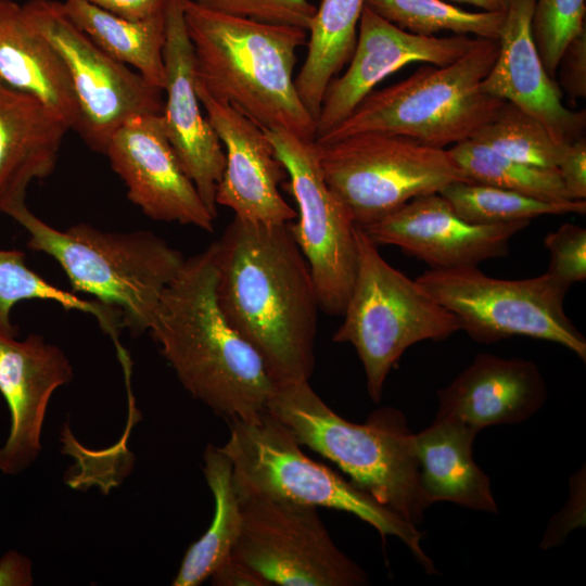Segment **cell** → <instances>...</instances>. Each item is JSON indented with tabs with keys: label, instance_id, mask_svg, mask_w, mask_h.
Instances as JSON below:
<instances>
[{
	"label": "cell",
	"instance_id": "277c9868",
	"mask_svg": "<svg viewBox=\"0 0 586 586\" xmlns=\"http://www.w3.org/2000/svg\"><path fill=\"white\" fill-rule=\"evenodd\" d=\"M305 445L334 462L357 487L417 525L430 506L420 483L415 434L394 408L375 410L366 423L345 420L308 381L277 385L267 404Z\"/></svg>",
	"mask_w": 586,
	"mask_h": 586
},
{
	"label": "cell",
	"instance_id": "5bb4252c",
	"mask_svg": "<svg viewBox=\"0 0 586 586\" xmlns=\"http://www.w3.org/2000/svg\"><path fill=\"white\" fill-rule=\"evenodd\" d=\"M104 154L125 183L128 199L144 215L213 230L215 217L183 170L161 114L128 118L113 133Z\"/></svg>",
	"mask_w": 586,
	"mask_h": 586
},
{
	"label": "cell",
	"instance_id": "484cf974",
	"mask_svg": "<svg viewBox=\"0 0 586 586\" xmlns=\"http://www.w3.org/2000/svg\"><path fill=\"white\" fill-rule=\"evenodd\" d=\"M366 0H322L307 29L308 49L294 79L297 94L317 120L327 87L354 52Z\"/></svg>",
	"mask_w": 586,
	"mask_h": 586
},
{
	"label": "cell",
	"instance_id": "60d3db41",
	"mask_svg": "<svg viewBox=\"0 0 586 586\" xmlns=\"http://www.w3.org/2000/svg\"><path fill=\"white\" fill-rule=\"evenodd\" d=\"M31 561L15 550L0 558V586L33 585Z\"/></svg>",
	"mask_w": 586,
	"mask_h": 586
},
{
	"label": "cell",
	"instance_id": "f1b7e54d",
	"mask_svg": "<svg viewBox=\"0 0 586 586\" xmlns=\"http://www.w3.org/2000/svg\"><path fill=\"white\" fill-rule=\"evenodd\" d=\"M448 152L469 181L498 187L543 201H572L557 169L508 158L473 139L454 144Z\"/></svg>",
	"mask_w": 586,
	"mask_h": 586
},
{
	"label": "cell",
	"instance_id": "52a82bcc",
	"mask_svg": "<svg viewBox=\"0 0 586 586\" xmlns=\"http://www.w3.org/2000/svg\"><path fill=\"white\" fill-rule=\"evenodd\" d=\"M498 50V39L479 38L448 65L421 66L408 78L371 91L343 122L315 141L384 131L444 149L470 139L506 102L481 87Z\"/></svg>",
	"mask_w": 586,
	"mask_h": 586
},
{
	"label": "cell",
	"instance_id": "5b68a950",
	"mask_svg": "<svg viewBox=\"0 0 586 586\" xmlns=\"http://www.w3.org/2000/svg\"><path fill=\"white\" fill-rule=\"evenodd\" d=\"M7 215L28 233L27 246L52 256L73 290L117 310L132 335L150 331L161 297L184 257L151 231L111 232L88 224L62 231L48 225L25 203Z\"/></svg>",
	"mask_w": 586,
	"mask_h": 586
},
{
	"label": "cell",
	"instance_id": "6da1fadb",
	"mask_svg": "<svg viewBox=\"0 0 586 586\" xmlns=\"http://www.w3.org/2000/svg\"><path fill=\"white\" fill-rule=\"evenodd\" d=\"M213 243L216 296L226 320L257 352L276 385L309 381L321 309L289 222L234 216Z\"/></svg>",
	"mask_w": 586,
	"mask_h": 586
},
{
	"label": "cell",
	"instance_id": "f35d334b",
	"mask_svg": "<svg viewBox=\"0 0 586 586\" xmlns=\"http://www.w3.org/2000/svg\"><path fill=\"white\" fill-rule=\"evenodd\" d=\"M209 578L215 586H270L257 571L232 552Z\"/></svg>",
	"mask_w": 586,
	"mask_h": 586
},
{
	"label": "cell",
	"instance_id": "74e56055",
	"mask_svg": "<svg viewBox=\"0 0 586 586\" xmlns=\"http://www.w3.org/2000/svg\"><path fill=\"white\" fill-rule=\"evenodd\" d=\"M557 170L569 196L575 201L586 199V139L581 137L566 144Z\"/></svg>",
	"mask_w": 586,
	"mask_h": 586
},
{
	"label": "cell",
	"instance_id": "ab89813d",
	"mask_svg": "<svg viewBox=\"0 0 586 586\" xmlns=\"http://www.w3.org/2000/svg\"><path fill=\"white\" fill-rule=\"evenodd\" d=\"M114 15L131 21H142L166 12L168 0H86Z\"/></svg>",
	"mask_w": 586,
	"mask_h": 586
},
{
	"label": "cell",
	"instance_id": "f546056e",
	"mask_svg": "<svg viewBox=\"0 0 586 586\" xmlns=\"http://www.w3.org/2000/svg\"><path fill=\"white\" fill-rule=\"evenodd\" d=\"M463 220L477 225L530 220L545 215L586 213V201L549 202L498 187L456 181L440 192Z\"/></svg>",
	"mask_w": 586,
	"mask_h": 586
},
{
	"label": "cell",
	"instance_id": "d4e9b609",
	"mask_svg": "<svg viewBox=\"0 0 586 586\" xmlns=\"http://www.w3.org/2000/svg\"><path fill=\"white\" fill-rule=\"evenodd\" d=\"M60 2L66 16L100 49L133 68L152 86L164 89L166 12L152 18L131 21L86 0Z\"/></svg>",
	"mask_w": 586,
	"mask_h": 586
},
{
	"label": "cell",
	"instance_id": "7402d4cb",
	"mask_svg": "<svg viewBox=\"0 0 586 586\" xmlns=\"http://www.w3.org/2000/svg\"><path fill=\"white\" fill-rule=\"evenodd\" d=\"M69 126L35 97L0 81V212L25 203L30 182L55 168Z\"/></svg>",
	"mask_w": 586,
	"mask_h": 586
},
{
	"label": "cell",
	"instance_id": "7a4b0ae2",
	"mask_svg": "<svg viewBox=\"0 0 586 586\" xmlns=\"http://www.w3.org/2000/svg\"><path fill=\"white\" fill-rule=\"evenodd\" d=\"M214 243L186 258L150 334L183 387L228 420H251L276 390L257 352L226 320L216 296Z\"/></svg>",
	"mask_w": 586,
	"mask_h": 586
},
{
	"label": "cell",
	"instance_id": "b9f144b4",
	"mask_svg": "<svg viewBox=\"0 0 586 586\" xmlns=\"http://www.w3.org/2000/svg\"><path fill=\"white\" fill-rule=\"evenodd\" d=\"M447 2L466 3L484 10V12H506L509 0H445Z\"/></svg>",
	"mask_w": 586,
	"mask_h": 586
},
{
	"label": "cell",
	"instance_id": "7c38bea8",
	"mask_svg": "<svg viewBox=\"0 0 586 586\" xmlns=\"http://www.w3.org/2000/svg\"><path fill=\"white\" fill-rule=\"evenodd\" d=\"M22 9L61 56L78 109L75 130L92 150L104 154L128 118L162 114L163 90L100 49L66 16L60 1L29 0Z\"/></svg>",
	"mask_w": 586,
	"mask_h": 586
},
{
	"label": "cell",
	"instance_id": "ac0fdd59",
	"mask_svg": "<svg viewBox=\"0 0 586 586\" xmlns=\"http://www.w3.org/2000/svg\"><path fill=\"white\" fill-rule=\"evenodd\" d=\"M195 90L226 154L216 204L246 221L291 222L297 213L279 191L288 174L263 128L228 103L215 100L196 80Z\"/></svg>",
	"mask_w": 586,
	"mask_h": 586
},
{
	"label": "cell",
	"instance_id": "9a60e30c",
	"mask_svg": "<svg viewBox=\"0 0 586 586\" xmlns=\"http://www.w3.org/2000/svg\"><path fill=\"white\" fill-rule=\"evenodd\" d=\"M530 222L471 224L437 192L415 198L362 229L378 246L395 245L431 269H447L507 256L511 238Z\"/></svg>",
	"mask_w": 586,
	"mask_h": 586
},
{
	"label": "cell",
	"instance_id": "1f68e13d",
	"mask_svg": "<svg viewBox=\"0 0 586 586\" xmlns=\"http://www.w3.org/2000/svg\"><path fill=\"white\" fill-rule=\"evenodd\" d=\"M470 139L508 158L553 169L566 146L558 142L538 119L507 101Z\"/></svg>",
	"mask_w": 586,
	"mask_h": 586
},
{
	"label": "cell",
	"instance_id": "9c48e42d",
	"mask_svg": "<svg viewBox=\"0 0 586 586\" xmlns=\"http://www.w3.org/2000/svg\"><path fill=\"white\" fill-rule=\"evenodd\" d=\"M315 143L328 187L360 228L415 198L469 181L448 150L403 135L366 131Z\"/></svg>",
	"mask_w": 586,
	"mask_h": 586
},
{
	"label": "cell",
	"instance_id": "603a6c76",
	"mask_svg": "<svg viewBox=\"0 0 586 586\" xmlns=\"http://www.w3.org/2000/svg\"><path fill=\"white\" fill-rule=\"evenodd\" d=\"M0 81L35 97L76 129L78 109L67 69L13 0H0Z\"/></svg>",
	"mask_w": 586,
	"mask_h": 586
},
{
	"label": "cell",
	"instance_id": "4316f807",
	"mask_svg": "<svg viewBox=\"0 0 586 586\" xmlns=\"http://www.w3.org/2000/svg\"><path fill=\"white\" fill-rule=\"evenodd\" d=\"M203 458L204 476L215 500L214 515L206 532L186 551L174 586H198L209 578L231 553L241 530V502L229 458L213 444L206 446Z\"/></svg>",
	"mask_w": 586,
	"mask_h": 586
},
{
	"label": "cell",
	"instance_id": "8992f818",
	"mask_svg": "<svg viewBox=\"0 0 586 586\" xmlns=\"http://www.w3.org/2000/svg\"><path fill=\"white\" fill-rule=\"evenodd\" d=\"M229 425V438L220 448L231 462L239 497L285 499L352 513L382 537L399 538L429 574L436 572L417 525L307 457L291 430L269 410L251 420L231 419Z\"/></svg>",
	"mask_w": 586,
	"mask_h": 586
},
{
	"label": "cell",
	"instance_id": "3957f363",
	"mask_svg": "<svg viewBox=\"0 0 586 586\" xmlns=\"http://www.w3.org/2000/svg\"><path fill=\"white\" fill-rule=\"evenodd\" d=\"M195 80L263 129L282 128L315 140L316 122L293 78L296 50L307 30L264 23L183 2Z\"/></svg>",
	"mask_w": 586,
	"mask_h": 586
},
{
	"label": "cell",
	"instance_id": "ba28073f",
	"mask_svg": "<svg viewBox=\"0 0 586 586\" xmlns=\"http://www.w3.org/2000/svg\"><path fill=\"white\" fill-rule=\"evenodd\" d=\"M355 240L356 276L333 341L355 347L369 396L379 403L387 374L408 347L445 340L461 328L455 314L392 267L358 226Z\"/></svg>",
	"mask_w": 586,
	"mask_h": 586
},
{
	"label": "cell",
	"instance_id": "ffe728a7",
	"mask_svg": "<svg viewBox=\"0 0 586 586\" xmlns=\"http://www.w3.org/2000/svg\"><path fill=\"white\" fill-rule=\"evenodd\" d=\"M535 0H509L494 65L482 81L484 92L511 102L538 119L562 144L583 137L586 111L562 104V92L543 65L532 34Z\"/></svg>",
	"mask_w": 586,
	"mask_h": 586
},
{
	"label": "cell",
	"instance_id": "30bf717a",
	"mask_svg": "<svg viewBox=\"0 0 586 586\" xmlns=\"http://www.w3.org/2000/svg\"><path fill=\"white\" fill-rule=\"evenodd\" d=\"M416 282L455 314L474 341L525 336L562 345L586 360V340L564 311L571 288L549 272L522 280L498 279L477 266L429 268Z\"/></svg>",
	"mask_w": 586,
	"mask_h": 586
},
{
	"label": "cell",
	"instance_id": "8fae6325",
	"mask_svg": "<svg viewBox=\"0 0 586 586\" xmlns=\"http://www.w3.org/2000/svg\"><path fill=\"white\" fill-rule=\"evenodd\" d=\"M241 530L232 553L270 585L361 586L366 572L332 540L317 507L240 497Z\"/></svg>",
	"mask_w": 586,
	"mask_h": 586
},
{
	"label": "cell",
	"instance_id": "e0dca14e",
	"mask_svg": "<svg viewBox=\"0 0 586 586\" xmlns=\"http://www.w3.org/2000/svg\"><path fill=\"white\" fill-rule=\"evenodd\" d=\"M184 0H168L165 13V93L161 114L165 133L209 213L216 218V191L221 180L226 154L203 115L195 90L192 44L183 15Z\"/></svg>",
	"mask_w": 586,
	"mask_h": 586
},
{
	"label": "cell",
	"instance_id": "d6a6232c",
	"mask_svg": "<svg viewBox=\"0 0 586 586\" xmlns=\"http://www.w3.org/2000/svg\"><path fill=\"white\" fill-rule=\"evenodd\" d=\"M586 0H535L533 39L543 65L556 79L560 58L568 43L585 30Z\"/></svg>",
	"mask_w": 586,
	"mask_h": 586
},
{
	"label": "cell",
	"instance_id": "d590c367",
	"mask_svg": "<svg viewBox=\"0 0 586 586\" xmlns=\"http://www.w3.org/2000/svg\"><path fill=\"white\" fill-rule=\"evenodd\" d=\"M585 523V470L571 479V495L568 504L549 523L542 548L548 549L560 543L569 532Z\"/></svg>",
	"mask_w": 586,
	"mask_h": 586
},
{
	"label": "cell",
	"instance_id": "4dcf8cb0",
	"mask_svg": "<svg viewBox=\"0 0 586 586\" xmlns=\"http://www.w3.org/2000/svg\"><path fill=\"white\" fill-rule=\"evenodd\" d=\"M366 8L408 33L441 31L498 39L505 12H469L445 0H366Z\"/></svg>",
	"mask_w": 586,
	"mask_h": 586
},
{
	"label": "cell",
	"instance_id": "4fadbf2b",
	"mask_svg": "<svg viewBox=\"0 0 586 586\" xmlns=\"http://www.w3.org/2000/svg\"><path fill=\"white\" fill-rule=\"evenodd\" d=\"M263 130L290 178L298 219L289 227L309 266L320 309L343 315L357 269L353 219L323 178L315 140L282 128Z\"/></svg>",
	"mask_w": 586,
	"mask_h": 586
},
{
	"label": "cell",
	"instance_id": "83f0119b",
	"mask_svg": "<svg viewBox=\"0 0 586 586\" xmlns=\"http://www.w3.org/2000/svg\"><path fill=\"white\" fill-rule=\"evenodd\" d=\"M34 298L53 301L66 309L92 315L113 341L118 340L123 322L117 310L51 284L26 265L22 251L0 249V333L17 335L11 322V310L18 302Z\"/></svg>",
	"mask_w": 586,
	"mask_h": 586
},
{
	"label": "cell",
	"instance_id": "e575fe53",
	"mask_svg": "<svg viewBox=\"0 0 586 586\" xmlns=\"http://www.w3.org/2000/svg\"><path fill=\"white\" fill-rule=\"evenodd\" d=\"M550 252L547 272L568 285L586 278V229L574 224H563L549 232L544 240Z\"/></svg>",
	"mask_w": 586,
	"mask_h": 586
},
{
	"label": "cell",
	"instance_id": "836d02e7",
	"mask_svg": "<svg viewBox=\"0 0 586 586\" xmlns=\"http://www.w3.org/2000/svg\"><path fill=\"white\" fill-rule=\"evenodd\" d=\"M224 13L308 29L316 7L308 0H193Z\"/></svg>",
	"mask_w": 586,
	"mask_h": 586
},
{
	"label": "cell",
	"instance_id": "44dd1931",
	"mask_svg": "<svg viewBox=\"0 0 586 586\" xmlns=\"http://www.w3.org/2000/svg\"><path fill=\"white\" fill-rule=\"evenodd\" d=\"M437 418L456 419L480 432L527 420L546 402L547 388L533 361L480 353L437 391Z\"/></svg>",
	"mask_w": 586,
	"mask_h": 586
},
{
	"label": "cell",
	"instance_id": "2e32d148",
	"mask_svg": "<svg viewBox=\"0 0 586 586\" xmlns=\"http://www.w3.org/2000/svg\"><path fill=\"white\" fill-rule=\"evenodd\" d=\"M479 37L419 36L364 8L349 66L326 89L315 140L343 122L385 77L412 62L448 65L473 48Z\"/></svg>",
	"mask_w": 586,
	"mask_h": 586
},
{
	"label": "cell",
	"instance_id": "8d00e7d4",
	"mask_svg": "<svg viewBox=\"0 0 586 586\" xmlns=\"http://www.w3.org/2000/svg\"><path fill=\"white\" fill-rule=\"evenodd\" d=\"M560 86L571 99L586 97V29L565 47L558 64Z\"/></svg>",
	"mask_w": 586,
	"mask_h": 586
},
{
	"label": "cell",
	"instance_id": "cb8c5ba5",
	"mask_svg": "<svg viewBox=\"0 0 586 586\" xmlns=\"http://www.w3.org/2000/svg\"><path fill=\"white\" fill-rule=\"evenodd\" d=\"M477 433L459 420L435 417L430 426L415 434L420 483L429 505L450 501L477 511L497 512L489 479L472 457Z\"/></svg>",
	"mask_w": 586,
	"mask_h": 586
},
{
	"label": "cell",
	"instance_id": "d6986e66",
	"mask_svg": "<svg viewBox=\"0 0 586 586\" xmlns=\"http://www.w3.org/2000/svg\"><path fill=\"white\" fill-rule=\"evenodd\" d=\"M73 380L65 353L41 335L24 340L0 333V393L11 417L9 436L0 447V472L15 475L41 453V430L53 392Z\"/></svg>",
	"mask_w": 586,
	"mask_h": 586
}]
</instances>
